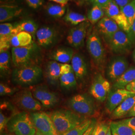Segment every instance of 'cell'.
Returning a JSON list of instances; mask_svg holds the SVG:
<instances>
[{
    "label": "cell",
    "mask_w": 135,
    "mask_h": 135,
    "mask_svg": "<svg viewBox=\"0 0 135 135\" xmlns=\"http://www.w3.org/2000/svg\"><path fill=\"white\" fill-rule=\"evenodd\" d=\"M60 135L81 124L87 118L71 110H59L49 114Z\"/></svg>",
    "instance_id": "cell-1"
},
{
    "label": "cell",
    "mask_w": 135,
    "mask_h": 135,
    "mask_svg": "<svg viewBox=\"0 0 135 135\" xmlns=\"http://www.w3.org/2000/svg\"><path fill=\"white\" fill-rule=\"evenodd\" d=\"M43 76V71L38 65L17 68L12 73L13 82L19 86L27 87L39 83Z\"/></svg>",
    "instance_id": "cell-2"
},
{
    "label": "cell",
    "mask_w": 135,
    "mask_h": 135,
    "mask_svg": "<svg viewBox=\"0 0 135 135\" xmlns=\"http://www.w3.org/2000/svg\"><path fill=\"white\" fill-rule=\"evenodd\" d=\"M8 131L15 135H35L37 129L30 114L25 111L17 113L7 125Z\"/></svg>",
    "instance_id": "cell-3"
},
{
    "label": "cell",
    "mask_w": 135,
    "mask_h": 135,
    "mask_svg": "<svg viewBox=\"0 0 135 135\" xmlns=\"http://www.w3.org/2000/svg\"><path fill=\"white\" fill-rule=\"evenodd\" d=\"M38 47L34 43L24 47H13L11 50L12 62L16 68L37 65Z\"/></svg>",
    "instance_id": "cell-4"
},
{
    "label": "cell",
    "mask_w": 135,
    "mask_h": 135,
    "mask_svg": "<svg viewBox=\"0 0 135 135\" xmlns=\"http://www.w3.org/2000/svg\"><path fill=\"white\" fill-rule=\"evenodd\" d=\"M67 105L71 110L84 117L93 115L96 111L94 99L87 94L73 96L68 100Z\"/></svg>",
    "instance_id": "cell-5"
},
{
    "label": "cell",
    "mask_w": 135,
    "mask_h": 135,
    "mask_svg": "<svg viewBox=\"0 0 135 135\" xmlns=\"http://www.w3.org/2000/svg\"><path fill=\"white\" fill-rule=\"evenodd\" d=\"M88 51L97 67H103L106 60V52L101 39L96 31H93L88 38Z\"/></svg>",
    "instance_id": "cell-6"
},
{
    "label": "cell",
    "mask_w": 135,
    "mask_h": 135,
    "mask_svg": "<svg viewBox=\"0 0 135 135\" xmlns=\"http://www.w3.org/2000/svg\"><path fill=\"white\" fill-rule=\"evenodd\" d=\"M15 104L20 109L31 112H40L43 106L34 98L32 91L26 89L17 93L14 98Z\"/></svg>",
    "instance_id": "cell-7"
},
{
    "label": "cell",
    "mask_w": 135,
    "mask_h": 135,
    "mask_svg": "<svg viewBox=\"0 0 135 135\" xmlns=\"http://www.w3.org/2000/svg\"><path fill=\"white\" fill-rule=\"evenodd\" d=\"M30 114L37 130L45 135H60L49 114L42 112Z\"/></svg>",
    "instance_id": "cell-8"
},
{
    "label": "cell",
    "mask_w": 135,
    "mask_h": 135,
    "mask_svg": "<svg viewBox=\"0 0 135 135\" xmlns=\"http://www.w3.org/2000/svg\"><path fill=\"white\" fill-rule=\"evenodd\" d=\"M108 44L114 53L124 54L130 51L133 43L128 34L120 29L113 35Z\"/></svg>",
    "instance_id": "cell-9"
},
{
    "label": "cell",
    "mask_w": 135,
    "mask_h": 135,
    "mask_svg": "<svg viewBox=\"0 0 135 135\" xmlns=\"http://www.w3.org/2000/svg\"><path fill=\"white\" fill-rule=\"evenodd\" d=\"M111 91L109 82L101 74H98L94 78L90 88V93L97 100L105 101Z\"/></svg>",
    "instance_id": "cell-10"
},
{
    "label": "cell",
    "mask_w": 135,
    "mask_h": 135,
    "mask_svg": "<svg viewBox=\"0 0 135 135\" xmlns=\"http://www.w3.org/2000/svg\"><path fill=\"white\" fill-rule=\"evenodd\" d=\"M129 67V62L125 57L118 56L113 58L107 68V77L111 82L115 83Z\"/></svg>",
    "instance_id": "cell-11"
},
{
    "label": "cell",
    "mask_w": 135,
    "mask_h": 135,
    "mask_svg": "<svg viewBox=\"0 0 135 135\" xmlns=\"http://www.w3.org/2000/svg\"><path fill=\"white\" fill-rule=\"evenodd\" d=\"M34 98L41 103L46 108H51L55 106L59 101L57 95L51 91L45 86H38L32 90Z\"/></svg>",
    "instance_id": "cell-12"
},
{
    "label": "cell",
    "mask_w": 135,
    "mask_h": 135,
    "mask_svg": "<svg viewBox=\"0 0 135 135\" xmlns=\"http://www.w3.org/2000/svg\"><path fill=\"white\" fill-rule=\"evenodd\" d=\"M89 27V23L86 21L71 29L67 37L69 44L75 48L82 47L84 43Z\"/></svg>",
    "instance_id": "cell-13"
},
{
    "label": "cell",
    "mask_w": 135,
    "mask_h": 135,
    "mask_svg": "<svg viewBox=\"0 0 135 135\" xmlns=\"http://www.w3.org/2000/svg\"><path fill=\"white\" fill-rule=\"evenodd\" d=\"M134 94L135 93L125 89H113L107 97L106 104L107 111L112 113L126 98Z\"/></svg>",
    "instance_id": "cell-14"
},
{
    "label": "cell",
    "mask_w": 135,
    "mask_h": 135,
    "mask_svg": "<svg viewBox=\"0 0 135 135\" xmlns=\"http://www.w3.org/2000/svg\"><path fill=\"white\" fill-rule=\"evenodd\" d=\"M106 17L114 20L120 28L127 33L129 31L128 25L120 8L113 0L106 7L103 8Z\"/></svg>",
    "instance_id": "cell-15"
},
{
    "label": "cell",
    "mask_w": 135,
    "mask_h": 135,
    "mask_svg": "<svg viewBox=\"0 0 135 135\" xmlns=\"http://www.w3.org/2000/svg\"><path fill=\"white\" fill-rule=\"evenodd\" d=\"M60 83L62 88L67 90L74 89L77 86V81L71 65L62 64L60 72Z\"/></svg>",
    "instance_id": "cell-16"
},
{
    "label": "cell",
    "mask_w": 135,
    "mask_h": 135,
    "mask_svg": "<svg viewBox=\"0 0 135 135\" xmlns=\"http://www.w3.org/2000/svg\"><path fill=\"white\" fill-rule=\"evenodd\" d=\"M97 28L107 43H109L113 35L121 29L114 20L106 16L99 21L97 24Z\"/></svg>",
    "instance_id": "cell-17"
},
{
    "label": "cell",
    "mask_w": 135,
    "mask_h": 135,
    "mask_svg": "<svg viewBox=\"0 0 135 135\" xmlns=\"http://www.w3.org/2000/svg\"><path fill=\"white\" fill-rule=\"evenodd\" d=\"M36 36L39 45L47 48L54 43L57 38V32L52 28L43 27L38 30Z\"/></svg>",
    "instance_id": "cell-18"
},
{
    "label": "cell",
    "mask_w": 135,
    "mask_h": 135,
    "mask_svg": "<svg viewBox=\"0 0 135 135\" xmlns=\"http://www.w3.org/2000/svg\"><path fill=\"white\" fill-rule=\"evenodd\" d=\"M71 66L77 82H82L88 74L87 63L81 55L74 54L71 61Z\"/></svg>",
    "instance_id": "cell-19"
},
{
    "label": "cell",
    "mask_w": 135,
    "mask_h": 135,
    "mask_svg": "<svg viewBox=\"0 0 135 135\" xmlns=\"http://www.w3.org/2000/svg\"><path fill=\"white\" fill-rule=\"evenodd\" d=\"M63 64L55 61L49 62L45 69V77L49 84L55 86L60 82L61 68Z\"/></svg>",
    "instance_id": "cell-20"
},
{
    "label": "cell",
    "mask_w": 135,
    "mask_h": 135,
    "mask_svg": "<svg viewBox=\"0 0 135 135\" xmlns=\"http://www.w3.org/2000/svg\"><path fill=\"white\" fill-rule=\"evenodd\" d=\"M135 106V94L126 98L116 109L112 113V118L120 119L127 116Z\"/></svg>",
    "instance_id": "cell-21"
},
{
    "label": "cell",
    "mask_w": 135,
    "mask_h": 135,
    "mask_svg": "<svg viewBox=\"0 0 135 135\" xmlns=\"http://www.w3.org/2000/svg\"><path fill=\"white\" fill-rule=\"evenodd\" d=\"M74 55L72 49L69 47H61L55 50L50 55L52 61L62 64H68L71 62Z\"/></svg>",
    "instance_id": "cell-22"
},
{
    "label": "cell",
    "mask_w": 135,
    "mask_h": 135,
    "mask_svg": "<svg viewBox=\"0 0 135 135\" xmlns=\"http://www.w3.org/2000/svg\"><path fill=\"white\" fill-rule=\"evenodd\" d=\"M23 9L17 5H2L0 6V22L4 23L21 14Z\"/></svg>",
    "instance_id": "cell-23"
},
{
    "label": "cell",
    "mask_w": 135,
    "mask_h": 135,
    "mask_svg": "<svg viewBox=\"0 0 135 135\" xmlns=\"http://www.w3.org/2000/svg\"><path fill=\"white\" fill-rule=\"evenodd\" d=\"M135 81V67L131 66L114 83L113 89H125L126 86Z\"/></svg>",
    "instance_id": "cell-24"
},
{
    "label": "cell",
    "mask_w": 135,
    "mask_h": 135,
    "mask_svg": "<svg viewBox=\"0 0 135 135\" xmlns=\"http://www.w3.org/2000/svg\"><path fill=\"white\" fill-rule=\"evenodd\" d=\"M32 36L28 33L21 32L17 34L11 40V44L13 47H24L33 43Z\"/></svg>",
    "instance_id": "cell-25"
},
{
    "label": "cell",
    "mask_w": 135,
    "mask_h": 135,
    "mask_svg": "<svg viewBox=\"0 0 135 135\" xmlns=\"http://www.w3.org/2000/svg\"><path fill=\"white\" fill-rule=\"evenodd\" d=\"M14 27L9 23H2L0 24V44L11 45V40L14 37Z\"/></svg>",
    "instance_id": "cell-26"
},
{
    "label": "cell",
    "mask_w": 135,
    "mask_h": 135,
    "mask_svg": "<svg viewBox=\"0 0 135 135\" xmlns=\"http://www.w3.org/2000/svg\"><path fill=\"white\" fill-rule=\"evenodd\" d=\"M110 128L112 135H135V132L123 121L111 122Z\"/></svg>",
    "instance_id": "cell-27"
},
{
    "label": "cell",
    "mask_w": 135,
    "mask_h": 135,
    "mask_svg": "<svg viewBox=\"0 0 135 135\" xmlns=\"http://www.w3.org/2000/svg\"><path fill=\"white\" fill-rule=\"evenodd\" d=\"M38 27L33 21L28 20L23 21L19 24L17 25L13 29V33L16 36L21 32H25L34 36L38 31Z\"/></svg>",
    "instance_id": "cell-28"
},
{
    "label": "cell",
    "mask_w": 135,
    "mask_h": 135,
    "mask_svg": "<svg viewBox=\"0 0 135 135\" xmlns=\"http://www.w3.org/2000/svg\"><path fill=\"white\" fill-rule=\"evenodd\" d=\"M121 11L125 18L129 31L135 21V0H133L130 3L126 5L121 9Z\"/></svg>",
    "instance_id": "cell-29"
},
{
    "label": "cell",
    "mask_w": 135,
    "mask_h": 135,
    "mask_svg": "<svg viewBox=\"0 0 135 135\" xmlns=\"http://www.w3.org/2000/svg\"><path fill=\"white\" fill-rule=\"evenodd\" d=\"M105 15V14L104 9L101 6L94 3L92 9L88 13L87 19L92 24H95L104 18Z\"/></svg>",
    "instance_id": "cell-30"
},
{
    "label": "cell",
    "mask_w": 135,
    "mask_h": 135,
    "mask_svg": "<svg viewBox=\"0 0 135 135\" xmlns=\"http://www.w3.org/2000/svg\"><path fill=\"white\" fill-rule=\"evenodd\" d=\"M10 58L9 51L0 53V71L1 77H6L10 72Z\"/></svg>",
    "instance_id": "cell-31"
},
{
    "label": "cell",
    "mask_w": 135,
    "mask_h": 135,
    "mask_svg": "<svg viewBox=\"0 0 135 135\" xmlns=\"http://www.w3.org/2000/svg\"><path fill=\"white\" fill-rule=\"evenodd\" d=\"M65 20L73 26H77L87 21V17L84 15L73 11H68L64 18Z\"/></svg>",
    "instance_id": "cell-32"
},
{
    "label": "cell",
    "mask_w": 135,
    "mask_h": 135,
    "mask_svg": "<svg viewBox=\"0 0 135 135\" xmlns=\"http://www.w3.org/2000/svg\"><path fill=\"white\" fill-rule=\"evenodd\" d=\"M92 121V119H87L80 125L61 135H83L91 125Z\"/></svg>",
    "instance_id": "cell-33"
},
{
    "label": "cell",
    "mask_w": 135,
    "mask_h": 135,
    "mask_svg": "<svg viewBox=\"0 0 135 135\" xmlns=\"http://www.w3.org/2000/svg\"><path fill=\"white\" fill-rule=\"evenodd\" d=\"M47 12L50 16L54 18H61L66 12L65 6L50 4L47 7Z\"/></svg>",
    "instance_id": "cell-34"
},
{
    "label": "cell",
    "mask_w": 135,
    "mask_h": 135,
    "mask_svg": "<svg viewBox=\"0 0 135 135\" xmlns=\"http://www.w3.org/2000/svg\"><path fill=\"white\" fill-rule=\"evenodd\" d=\"M110 126L106 122L97 123L92 135H106Z\"/></svg>",
    "instance_id": "cell-35"
},
{
    "label": "cell",
    "mask_w": 135,
    "mask_h": 135,
    "mask_svg": "<svg viewBox=\"0 0 135 135\" xmlns=\"http://www.w3.org/2000/svg\"><path fill=\"white\" fill-rule=\"evenodd\" d=\"M16 88L10 87L4 83L0 84V95L1 96L12 95L17 91Z\"/></svg>",
    "instance_id": "cell-36"
},
{
    "label": "cell",
    "mask_w": 135,
    "mask_h": 135,
    "mask_svg": "<svg viewBox=\"0 0 135 135\" xmlns=\"http://www.w3.org/2000/svg\"><path fill=\"white\" fill-rule=\"evenodd\" d=\"M10 119L5 116L2 112H0V131L2 132L5 129L6 127L10 121Z\"/></svg>",
    "instance_id": "cell-37"
},
{
    "label": "cell",
    "mask_w": 135,
    "mask_h": 135,
    "mask_svg": "<svg viewBox=\"0 0 135 135\" xmlns=\"http://www.w3.org/2000/svg\"><path fill=\"white\" fill-rule=\"evenodd\" d=\"M30 7L33 9H37L43 4V0H26Z\"/></svg>",
    "instance_id": "cell-38"
},
{
    "label": "cell",
    "mask_w": 135,
    "mask_h": 135,
    "mask_svg": "<svg viewBox=\"0 0 135 135\" xmlns=\"http://www.w3.org/2000/svg\"><path fill=\"white\" fill-rule=\"evenodd\" d=\"M124 123H125L133 131L135 132V117H131L130 118L125 119L124 120H122Z\"/></svg>",
    "instance_id": "cell-39"
},
{
    "label": "cell",
    "mask_w": 135,
    "mask_h": 135,
    "mask_svg": "<svg viewBox=\"0 0 135 135\" xmlns=\"http://www.w3.org/2000/svg\"><path fill=\"white\" fill-rule=\"evenodd\" d=\"M97 123V122L96 120L95 119H92V123L91 125L89 126L87 131L83 135H92L93 131L95 128V126L96 125Z\"/></svg>",
    "instance_id": "cell-40"
},
{
    "label": "cell",
    "mask_w": 135,
    "mask_h": 135,
    "mask_svg": "<svg viewBox=\"0 0 135 135\" xmlns=\"http://www.w3.org/2000/svg\"><path fill=\"white\" fill-rule=\"evenodd\" d=\"M133 43H135V21L131 27L129 32L127 33Z\"/></svg>",
    "instance_id": "cell-41"
},
{
    "label": "cell",
    "mask_w": 135,
    "mask_h": 135,
    "mask_svg": "<svg viewBox=\"0 0 135 135\" xmlns=\"http://www.w3.org/2000/svg\"><path fill=\"white\" fill-rule=\"evenodd\" d=\"M133 0H114L116 4L120 8V9L125 7L126 5L130 3Z\"/></svg>",
    "instance_id": "cell-42"
},
{
    "label": "cell",
    "mask_w": 135,
    "mask_h": 135,
    "mask_svg": "<svg viewBox=\"0 0 135 135\" xmlns=\"http://www.w3.org/2000/svg\"><path fill=\"white\" fill-rule=\"evenodd\" d=\"M113 0H95L94 3L101 6L103 8L106 7Z\"/></svg>",
    "instance_id": "cell-43"
},
{
    "label": "cell",
    "mask_w": 135,
    "mask_h": 135,
    "mask_svg": "<svg viewBox=\"0 0 135 135\" xmlns=\"http://www.w3.org/2000/svg\"><path fill=\"white\" fill-rule=\"evenodd\" d=\"M125 89L129 91H130L135 94V81L127 85Z\"/></svg>",
    "instance_id": "cell-44"
},
{
    "label": "cell",
    "mask_w": 135,
    "mask_h": 135,
    "mask_svg": "<svg viewBox=\"0 0 135 135\" xmlns=\"http://www.w3.org/2000/svg\"><path fill=\"white\" fill-rule=\"evenodd\" d=\"M49 1L59 4V5L65 6L68 3L70 0H49Z\"/></svg>",
    "instance_id": "cell-45"
},
{
    "label": "cell",
    "mask_w": 135,
    "mask_h": 135,
    "mask_svg": "<svg viewBox=\"0 0 135 135\" xmlns=\"http://www.w3.org/2000/svg\"><path fill=\"white\" fill-rule=\"evenodd\" d=\"M128 117H135V106L133 108V109L130 112V113L127 115Z\"/></svg>",
    "instance_id": "cell-46"
},
{
    "label": "cell",
    "mask_w": 135,
    "mask_h": 135,
    "mask_svg": "<svg viewBox=\"0 0 135 135\" xmlns=\"http://www.w3.org/2000/svg\"><path fill=\"white\" fill-rule=\"evenodd\" d=\"M132 57H133V60H134V62L135 63V49H134V50H133V52Z\"/></svg>",
    "instance_id": "cell-47"
},
{
    "label": "cell",
    "mask_w": 135,
    "mask_h": 135,
    "mask_svg": "<svg viewBox=\"0 0 135 135\" xmlns=\"http://www.w3.org/2000/svg\"><path fill=\"white\" fill-rule=\"evenodd\" d=\"M35 135H45L43 134V133H41L40 132H39V131L37 130V132H36V134H35Z\"/></svg>",
    "instance_id": "cell-48"
},
{
    "label": "cell",
    "mask_w": 135,
    "mask_h": 135,
    "mask_svg": "<svg viewBox=\"0 0 135 135\" xmlns=\"http://www.w3.org/2000/svg\"><path fill=\"white\" fill-rule=\"evenodd\" d=\"M85 1H89V2H93V3H94L95 0H85Z\"/></svg>",
    "instance_id": "cell-49"
},
{
    "label": "cell",
    "mask_w": 135,
    "mask_h": 135,
    "mask_svg": "<svg viewBox=\"0 0 135 135\" xmlns=\"http://www.w3.org/2000/svg\"><path fill=\"white\" fill-rule=\"evenodd\" d=\"M9 135V134H2V135Z\"/></svg>",
    "instance_id": "cell-50"
}]
</instances>
